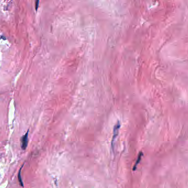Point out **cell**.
Instances as JSON below:
<instances>
[{
  "label": "cell",
  "mask_w": 188,
  "mask_h": 188,
  "mask_svg": "<svg viewBox=\"0 0 188 188\" xmlns=\"http://www.w3.org/2000/svg\"><path fill=\"white\" fill-rule=\"evenodd\" d=\"M120 127V122H117V124L115 125V126H114V129H113V135L112 139V141H111V146H112V148L113 150L114 148V144H115V140L116 139V138L118 136V132H119V129Z\"/></svg>",
  "instance_id": "6da1fadb"
},
{
  "label": "cell",
  "mask_w": 188,
  "mask_h": 188,
  "mask_svg": "<svg viewBox=\"0 0 188 188\" xmlns=\"http://www.w3.org/2000/svg\"><path fill=\"white\" fill-rule=\"evenodd\" d=\"M28 133H29V131H28L27 133L22 138V148L24 150L26 149V147L28 146Z\"/></svg>",
  "instance_id": "7a4b0ae2"
},
{
  "label": "cell",
  "mask_w": 188,
  "mask_h": 188,
  "mask_svg": "<svg viewBox=\"0 0 188 188\" xmlns=\"http://www.w3.org/2000/svg\"><path fill=\"white\" fill-rule=\"evenodd\" d=\"M143 153H142L141 152H140L139 153V154L137 159H136V161L135 163L134 166L133 170H135L136 168H137V166H138V165L139 163H140V162L141 161V157L143 156Z\"/></svg>",
  "instance_id": "3957f363"
},
{
  "label": "cell",
  "mask_w": 188,
  "mask_h": 188,
  "mask_svg": "<svg viewBox=\"0 0 188 188\" xmlns=\"http://www.w3.org/2000/svg\"><path fill=\"white\" fill-rule=\"evenodd\" d=\"M21 170H22V168H21V170H19V172L18 175V180L19 182V183H20V184H21V186H22V187H23V181H22V177H21Z\"/></svg>",
  "instance_id": "277c9868"
},
{
  "label": "cell",
  "mask_w": 188,
  "mask_h": 188,
  "mask_svg": "<svg viewBox=\"0 0 188 188\" xmlns=\"http://www.w3.org/2000/svg\"><path fill=\"white\" fill-rule=\"evenodd\" d=\"M38 3H39V1H37V7H36V8H37V6H38Z\"/></svg>",
  "instance_id": "5b68a950"
}]
</instances>
